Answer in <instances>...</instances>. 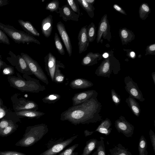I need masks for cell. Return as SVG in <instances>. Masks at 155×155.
I'll list each match as a JSON object with an SVG mask.
<instances>
[{
  "label": "cell",
  "instance_id": "cell-1",
  "mask_svg": "<svg viewBox=\"0 0 155 155\" xmlns=\"http://www.w3.org/2000/svg\"><path fill=\"white\" fill-rule=\"evenodd\" d=\"M101 108V104L97 98H93L69 107L61 114L60 119L75 125L96 123L103 120L100 114Z\"/></svg>",
  "mask_w": 155,
  "mask_h": 155
},
{
  "label": "cell",
  "instance_id": "cell-2",
  "mask_svg": "<svg viewBox=\"0 0 155 155\" xmlns=\"http://www.w3.org/2000/svg\"><path fill=\"white\" fill-rule=\"evenodd\" d=\"M48 130V125L45 124L28 127L23 137L15 145L24 147L31 146L41 139Z\"/></svg>",
  "mask_w": 155,
  "mask_h": 155
},
{
  "label": "cell",
  "instance_id": "cell-3",
  "mask_svg": "<svg viewBox=\"0 0 155 155\" xmlns=\"http://www.w3.org/2000/svg\"><path fill=\"white\" fill-rule=\"evenodd\" d=\"M109 53V56L102 61L95 71L97 76L109 78L112 72L117 74L121 69L120 63L114 56L113 51Z\"/></svg>",
  "mask_w": 155,
  "mask_h": 155
},
{
  "label": "cell",
  "instance_id": "cell-4",
  "mask_svg": "<svg viewBox=\"0 0 155 155\" xmlns=\"http://www.w3.org/2000/svg\"><path fill=\"white\" fill-rule=\"evenodd\" d=\"M0 29L16 43L23 44L34 43L40 45V42L34 36L25 31L18 30L13 26L0 22Z\"/></svg>",
  "mask_w": 155,
  "mask_h": 155
},
{
  "label": "cell",
  "instance_id": "cell-5",
  "mask_svg": "<svg viewBox=\"0 0 155 155\" xmlns=\"http://www.w3.org/2000/svg\"><path fill=\"white\" fill-rule=\"evenodd\" d=\"M8 81L13 87L23 92L38 93L46 89L45 86L41 84L39 80L34 78L25 80L12 77Z\"/></svg>",
  "mask_w": 155,
  "mask_h": 155
},
{
  "label": "cell",
  "instance_id": "cell-6",
  "mask_svg": "<svg viewBox=\"0 0 155 155\" xmlns=\"http://www.w3.org/2000/svg\"><path fill=\"white\" fill-rule=\"evenodd\" d=\"M21 55L26 62L33 74L46 85L49 84L47 76L38 62L27 54L21 52Z\"/></svg>",
  "mask_w": 155,
  "mask_h": 155
},
{
  "label": "cell",
  "instance_id": "cell-7",
  "mask_svg": "<svg viewBox=\"0 0 155 155\" xmlns=\"http://www.w3.org/2000/svg\"><path fill=\"white\" fill-rule=\"evenodd\" d=\"M102 37L109 41H110L112 38L110 26L107 14H105L102 17L99 23L97 37V43L100 42Z\"/></svg>",
  "mask_w": 155,
  "mask_h": 155
},
{
  "label": "cell",
  "instance_id": "cell-8",
  "mask_svg": "<svg viewBox=\"0 0 155 155\" xmlns=\"http://www.w3.org/2000/svg\"><path fill=\"white\" fill-rule=\"evenodd\" d=\"M125 84L124 87L126 91L135 99L139 101L143 102L145 99L143 97L141 91L140 90L137 84L133 81L129 76H127L124 78Z\"/></svg>",
  "mask_w": 155,
  "mask_h": 155
},
{
  "label": "cell",
  "instance_id": "cell-9",
  "mask_svg": "<svg viewBox=\"0 0 155 155\" xmlns=\"http://www.w3.org/2000/svg\"><path fill=\"white\" fill-rule=\"evenodd\" d=\"M115 127L117 131L127 137L133 136L134 130V126L125 119L124 117L120 116L114 122Z\"/></svg>",
  "mask_w": 155,
  "mask_h": 155
},
{
  "label": "cell",
  "instance_id": "cell-10",
  "mask_svg": "<svg viewBox=\"0 0 155 155\" xmlns=\"http://www.w3.org/2000/svg\"><path fill=\"white\" fill-rule=\"evenodd\" d=\"M78 136V135H75L64 140L59 141L39 155H56L70 144Z\"/></svg>",
  "mask_w": 155,
  "mask_h": 155
},
{
  "label": "cell",
  "instance_id": "cell-11",
  "mask_svg": "<svg viewBox=\"0 0 155 155\" xmlns=\"http://www.w3.org/2000/svg\"><path fill=\"white\" fill-rule=\"evenodd\" d=\"M97 91L93 90L76 93L72 98V106L81 104L93 98H97Z\"/></svg>",
  "mask_w": 155,
  "mask_h": 155
},
{
  "label": "cell",
  "instance_id": "cell-12",
  "mask_svg": "<svg viewBox=\"0 0 155 155\" xmlns=\"http://www.w3.org/2000/svg\"><path fill=\"white\" fill-rule=\"evenodd\" d=\"M56 27L70 57L72 53V46L70 39L64 24L61 21L58 22Z\"/></svg>",
  "mask_w": 155,
  "mask_h": 155
},
{
  "label": "cell",
  "instance_id": "cell-13",
  "mask_svg": "<svg viewBox=\"0 0 155 155\" xmlns=\"http://www.w3.org/2000/svg\"><path fill=\"white\" fill-rule=\"evenodd\" d=\"M45 71L51 81L54 82V75L56 65V59L51 53L49 52L44 58Z\"/></svg>",
  "mask_w": 155,
  "mask_h": 155
},
{
  "label": "cell",
  "instance_id": "cell-14",
  "mask_svg": "<svg viewBox=\"0 0 155 155\" xmlns=\"http://www.w3.org/2000/svg\"><path fill=\"white\" fill-rule=\"evenodd\" d=\"M57 13L62 20L66 22L68 20L78 21L80 15L73 11L67 4L64 5L60 7Z\"/></svg>",
  "mask_w": 155,
  "mask_h": 155
},
{
  "label": "cell",
  "instance_id": "cell-15",
  "mask_svg": "<svg viewBox=\"0 0 155 155\" xmlns=\"http://www.w3.org/2000/svg\"><path fill=\"white\" fill-rule=\"evenodd\" d=\"M79 53L85 51L88 47L90 41L87 32V25L83 26L80 29L78 37Z\"/></svg>",
  "mask_w": 155,
  "mask_h": 155
},
{
  "label": "cell",
  "instance_id": "cell-16",
  "mask_svg": "<svg viewBox=\"0 0 155 155\" xmlns=\"http://www.w3.org/2000/svg\"><path fill=\"white\" fill-rule=\"evenodd\" d=\"M53 16L49 15L42 21L41 28L42 34L46 38H48L51 34L53 29Z\"/></svg>",
  "mask_w": 155,
  "mask_h": 155
},
{
  "label": "cell",
  "instance_id": "cell-17",
  "mask_svg": "<svg viewBox=\"0 0 155 155\" xmlns=\"http://www.w3.org/2000/svg\"><path fill=\"white\" fill-rule=\"evenodd\" d=\"M102 55L100 54L93 53L90 52L88 53L82 59L81 64L85 66H91L97 64L98 61L102 58Z\"/></svg>",
  "mask_w": 155,
  "mask_h": 155
},
{
  "label": "cell",
  "instance_id": "cell-18",
  "mask_svg": "<svg viewBox=\"0 0 155 155\" xmlns=\"http://www.w3.org/2000/svg\"><path fill=\"white\" fill-rule=\"evenodd\" d=\"M94 84L91 81L83 78H76L70 82L69 86L73 89H83L91 87Z\"/></svg>",
  "mask_w": 155,
  "mask_h": 155
},
{
  "label": "cell",
  "instance_id": "cell-19",
  "mask_svg": "<svg viewBox=\"0 0 155 155\" xmlns=\"http://www.w3.org/2000/svg\"><path fill=\"white\" fill-rule=\"evenodd\" d=\"M119 35L123 45L127 44L135 38V35L133 32L126 28H122L120 29Z\"/></svg>",
  "mask_w": 155,
  "mask_h": 155
},
{
  "label": "cell",
  "instance_id": "cell-20",
  "mask_svg": "<svg viewBox=\"0 0 155 155\" xmlns=\"http://www.w3.org/2000/svg\"><path fill=\"white\" fill-rule=\"evenodd\" d=\"M18 22L25 32L33 36L39 37L40 33L30 21L19 19Z\"/></svg>",
  "mask_w": 155,
  "mask_h": 155
},
{
  "label": "cell",
  "instance_id": "cell-21",
  "mask_svg": "<svg viewBox=\"0 0 155 155\" xmlns=\"http://www.w3.org/2000/svg\"><path fill=\"white\" fill-rule=\"evenodd\" d=\"M111 125L112 123L110 120L108 118H106L105 120H102L100 125L93 132H97L107 136L112 130V129L111 127Z\"/></svg>",
  "mask_w": 155,
  "mask_h": 155
},
{
  "label": "cell",
  "instance_id": "cell-22",
  "mask_svg": "<svg viewBox=\"0 0 155 155\" xmlns=\"http://www.w3.org/2000/svg\"><path fill=\"white\" fill-rule=\"evenodd\" d=\"M125 102L132 113L136 116L139 117L140 114L141 109L138 103L135 99L129 95L126 99Z\"/></svg>",
  "mask_w": 155,
  "mask_h": 155
},
{
  "label": "cell",
  "instance_id": "cell-23",
  "mask_svg": "<svg viewBox=\"0 0 155 155\" xmlns=\"http://www.w3.org/2000/svg\"><path fill=\"white\" fill-rule=\"evenodd\" d=\"M65 68L64 65L62 63H61L60 61L57 60L56 67L54 75V82L58 84L63 83L64 80L65 76L61 72L59 68H61L64 69Z\"/></svg>",
  "mask_w": 155,
  "mask_h": 155
},
{
  "label": "cell",
  "instance_id": "cell-24",
  "mask_svg": "<svg viewBox=\"0 0 155 155\" xmlns=\"http://www.w3.org/2000/svg\"><path fill=\"white\" fill-rule=\"evenodd\" d=\"M18 110H37L38 105L35 102L31 101H24L18 105L16 108Z\"/></svg>",
  "mask_w": 155,
  "mask_h": 155
},
{
  "label": "cell",
  "instance_id": "cell-25",
  "mask_svg": "<svg viewBox=\"0 0 155 155\" xmlns=\"http://www.w3.org/2000/svg\"><path fill=\"white\" fill-rule=\"evenodd\" d=\"M109 153L108 155H132L131 152L128 150L120 143H118L114 147L110 149Z\"/></svg>",
  "mask_w": 155,
  "mask_h": 155
},
{
  "label": "cell",
  "instance_id": "cell-26",
  "mask_svg": "<svg viewBox=\"0 0 155 155\" xmlns=\"http://www.w3.org/2000/svg\"><path fill=\"white\" fill-rule=\"evenodd\" d=\"M16 114L17 115L22 117L38 118L44 115L45 113L37 110H25L17 112Z\"/></svg>",
  "mask_w": 155,
  "mask_h": 155
},
{
  "label": "cell",
  "instance_id": "cell-27",
  "mask_svg": "<svg viewBox=\"0 0 155 155\" xmlns=\"http://www.w3.org/2000/svg\"><path fill=\"white\" fill-rule=\"evenodd\" d=\"M97 141L96 139L92 138L87 141L83 152L81 155H89L96 148Z\"/></svg>",
  "mask_w": 155,
  "mask_h": 155
},
{
  "label": "cell",
  "instance_id": "cell-28",
  "mask_svg": "<svg viewBox=\"0 0 155 155\" xmlns=\"http://www.w3.org/2000/svg\"><path fill=\"white\" fill-rule=\"evenodd\" d=\"M79 4L85 10L89 16L93 18L94 15L95 8L93 5L87 3L85 0H77Z\"/></svg>",
  "mask_w": 155,
  "mask_h": 155
},
{
  "label": "cell",
  "instance_id": "cell-29",
  "mask_svg": "<svg viewBox=\"0 0 155 155\" xmlns=\"http://www.w3.org/2000/svg\"><path fill=\"white\" fill-rule=\"evenodd\" d=\"M147 147V140L143 135H142L139 139L138 144L139 155H148Z\"/></svg>",
  "mask_w": 155,
  "mask_h": 155
},
{
  "label": "cell",
  "instance_id": "cell-30",
  "mask_svg": "<svg viewBox=\"0 0 155 155\" xmlns=\"http://www.w3.org/2000/svg\"><path fill=\"white\" fill-rule=\"evenodd\" d=\"M150 11V9L147 3H142L139 8V14L140 18L142 20H145L148 17Z\"/></svg>",
  "mask_w": 155,
  "mask_h": 155
},
{
  "label": "cell",
  "instance_id": "cell-31",
  "mask_svg": "<svg viewBox=\"0 0 155 155\" xmlns=\"http://www.w3.org/2000/svg\"><path fill=\"white\" fill-rule=\"evenodd\" d=\"M104 140L103 137H100V140H98L97 143L96 150L92 155H106Z\"/></svg>",
  "mask_w": 155,
  "mask_h": 155
},
{
  "label": "cell",
  "instance_id": "cell-32",
  "mask_svg": "<svg viewBox=\"0 0 155 155\" xmlns=\"http://www.w3.org/2000/svg\"><path fill=\"white\" fill-rule=\"evenodd\" d=\"M61 98V96L58 94H49L43 97L42 99L43 102L48 104H54Z\"/></svg>",
  "mask_w": 155,
  "mask_h": 155
},
{
  "label": "cell",
  "instance_id": "cell-33",
  "mask_svg": "<svg viewBox=\"0 0 155 155\" xmlns=\"http://www.w3.org/2000/svg\"><path fill=\"white\" fill-rule=\"evenodd\" d=\"M96 28L95 24L92 22L87 27V32L90 42H93L96 36Z\"/></svg>",
  "mask_w": 155,
  "mask_h": 155
},
{
  "label": "cell",
  "instance_id": "cell-34",
  "mask_svg": "<svg viewBox=\"0 0 155 155\" xmlns=\"http://www.w3.org/2000/svg\"><path fill=\"white\" fill-rule=\"evenodd\" d=\"M60 3L58 0H53L48 3L45 7V9L51 12H55L58 13L60 8Z\"/></svg>",
  "mask_w": 155,
  "mask_h": 155
},
{
  "label": "cell",
  "instance_id": "cell-35",
  "mask_svg": "<svg viewBox=\"0 0 155 155\" xmlns=\"http://www.w3.org/2000/svg\"><path fill=\"white\" fill-rule=\"evenodd\" d=\"M54 43L56 49L59 53L64 55L65 54V51L60 38L57 33H55L54 36Z\"/></svg>",
  "mask_w": 155,
  "mask_h": 155
},
{
  "label": "cell",
  "instance_id": "cell-36",
  "mask_svg": "<svg viewBox=\"0 0 155 155\" xmlns=\"http://www.w3.org/2000/svg\"><path fill=\"white\" fill-rule=\"evenodd\" d=\"M16 128L15 124L12 123L7 127L0 131V136L6 137L13 132L16 130Z\"/></svg>",
  "mask_w": 155,
  "mask_h": 155
},
{
  "label": "cell",
  "instance_id": "cell-37",
  "mask_svg": "<svg viewBox=\"0 0 155 155\" xmlns=\"http://www.w3.org/2000/svg\"><path fill=\"white\" fill-rule=\"evenodd\" d=\"M67 4L69 6L72 10L75 13L80 15V9L79 4L77 0H67Z\"/></svg>",
  "mask_w": 155,
  "mask_h": 155
},
{
  "label": "cell",
  "instance_id": "cell-38",
  "mask_svg": "<svg viewBox=\"0 0 155 155\" xmlns=\"http://www.w3.org/2000/svg\"><path fill=\"white\" fill-rule=\"evenodd\" d=\"M78 145V144H75L62 152L58 155H78V153L74 152V151Z\"/></svg>",
  "mask_w": 155,
  "mask_h": 155
},
{
  "label": "cell",
  "instance_id": "cell-39",
  "mask_svg": "<svg viewBox=\"0 0 155 155\" xmlns=\"http://www.w3.org/2000/svg\"><path fill=\"white\" fill-rule=\"evenodd\" d=\"M111 92L112 101L115 105L117 106L121 102V99L120 96L114 89H111Z\"/></svg>",
  "mask_w": 155,
  "mask_h": 155
},
{
  "label": "cell",
  "instance_id": "cell-40",
  "mask_svg": "<svg viewBox=\"0 0 155 155\" xmlns=\"http://www.w3.org/2000/svg\"><path fill=\"white\" fill-rule=\"evenodd\" d=\"M0 43L9 45L10 42L7 35L0 29Z\"/></svg>",
  "mask_w": 155,
  "mask_h": 155
},
{
  "label": "cell",
  "instance_id": "cell-41",
  "mask_svg": "<svg viewBox=\"0 0 155 155\" xmlns=\"http://www.w3.org/2000/svg\"><path fill=\"white\" fill-rule=\"evenodd\" d=\"M147 54L155 55V44L147 46L146 49L145 55Z\"/></svg>",
  "mask_w": 155,
  "mask_h": 155
},
{
  "label": "cell",
  "instance_id": "cell-42",
  "mask_svg": "<svg viewBox=\"0 0 155 155\" xmlns=\"http://www.w3.org/2000/svg\"><path fill=\"white\" fill-rule=\"evenodd\" d=\"M0 155H27L20 152L14 151H0Z\"/></svg>",
  "mask_w": 155,
  "mask_h": 155
},
{
  "label": "cell",
  "instance_id": "cell-43",
  "mask_svg": "<svg viewBox=\"0 0 155 155\" xmlns=\"http://www.w3.org/2000/svg\"><path fill=\"white\" fill-rule=\"evenodd\" d=\"M13 123L11 120L3 119L0 122V131Z\"/></svg>",
  "mask_w": 155,
  "mask_h": 155
},
{
  "label": "cell",
  "instance_id": "cell-44",
  "mask_svg": "<svg viewBox=\"0 0 155 155\" xmlns=\"http://www.w3.org/2000/svg\"><path fill=\"white\" fill-rule=\"evenodd\" d=\"M14 73L13 68L11 66H7L5 67L2 70V73L5 75H12Z\"/></svg>",
  "mask_w": 155,
  "mask_h": 155
},
{
  "label": "cell",
  "instance_id": "cell-45",
  "mask_svg": "<svg viewBox=\"0 0 155 155\" xmlns=\"http://www.w3.org/2000/svg\"><path fill=\"white\" fill-rule=\"evenodd\" d=\"M149 134L151 143L153 149L154 153H155V134L154 132L150 129L149 132Z\"/></svg>",
  "mask_w": 155,
  "mask_h": 155
},
{
  "label": "cell",
  "instance_id": "cell-46",
  "mask_svg": "<svg viewBox=\"0 0 155 155\" xmlns=\"http://www.w3.org/2000/svg\"><path fill=\"white\" fill-rule=\"evenodd\" d=\"M113 8L116 11L123 15H127L125 12L120 7L116 4H114L113 5Z\"/></svg>",
  "mask_w": 155,
  "mask_h": 155
},
{
  "label": "cell",
  "instance_id": "cell-47",
  "mask_svg": "<svg viewBox=\"0 0 155 155\" xmlns=\"http://www.w3.org/2000/svg\"><path fill=\"white\" fill-rule=\"evenodd\" d=\"M10 3L8 0H0V7L8 5Z\"/></svg>",
  "mask_w": 155,
  "mask_h": 155
},
{
  "label": "cell",
  "instance_id": "cell-48",
  "mask_svg": "<svg viewBox=\"0 0 155 155\" xmlns=\"http://www.w3.org/2000/svg\"><path fill=\"white\" fill-rule=\"evenodd\" d=\"M94 133L93 131H89L87 130H85L84 131V134L86 137L90 136Z\"/></svg>",
  "mask_w": 155,
  "mask_h": 155
},
{
  "label": "cell",
  "instance_id": "cell-49",
  "mask_svg": "<svg viewBox=\"0 0 155 155\" xmlns=\"http://www.w3.org/2000/svg\"><path fill=\"white\" fill-rule=\"evenodd\" d=\"M128 56L131 58H134L136 57V54L134 52L131 51H130L128 54Z\"/></svg>",
  "mask_w": 155,
  "mask_h": 155
},
{
  "label": "cell",
  "instance_id": "cell-50",
  "mask_svg": "<svg viewBox=\"0 0 155 155\" xmlns=\"http://www.w3.org/2000/svg\"><path fill=\"white\" fill-rule=\"evenodd\" d=\"M5 63L2 59V55H0V71L1 68L2 67Z\"/></svg>",
  "mask_w": 155,
  "mask_h": 155
},
{
  "label": "cell",
  "instance_id": "cell-51",
  "mask_svg": "<svg viewBox=\"0 0 155 155\" xmlns=\"http://www.w3.org/2000/svg\"><path fill=\"white\" fill-rule=\"evenodd\" d=\"M85 1L88 3L93 5L94 3L95 0H85Z\"/></svg>",
  "mask_w": 155,
  "mask_h": 155
},
{
  "label": "cell",
  "instance_id": "cell-52",
  "mask_svg": "<svg viewBox=\"0 0 155 155\" xmlns=\"http://www.w3.org/2000/svg\"><path fill=\"white\" fill-rule=\"evenodd\" d=\"M109 52L104 53L102 55L103 57L104 58H107L109 56Z\"/></svg>",
  "mask_w": 155,
  "mask_h": 155
},
{
  "label": "cell",
  "instance_id": "cell-53",
  "mask_svg": "<svg viewBox=\"0 0 155 155\" xmlns=\"http://www.w3.org/2000/svg\"><path fill=\"white\" fill-rule=\"evenodd\" d=\"M151 75L153 82L155 84V72H153L152 73Z\"/></svg>",
  "mask_w": 155,
  "mask_h": 155
}]
</instances>
